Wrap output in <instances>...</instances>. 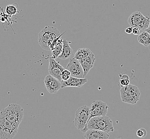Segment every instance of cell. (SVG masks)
<instances>
[{"mask_svg":"<svg viewBox=\"0 0 150 139\" xmlns=\"http://www.w3.org/2000/svg\"><path fill=\"white\" fill-rule=\"evenodd\" d=\"M63 48V39H60L58 44L54 47V48L51 50L52 51V58H58V57L60 55Z\"/></svg>","mask_w":150,"mask_h":139,"instance_id":"e0dca14e","label":"cell"},{"mask_svg":"<svg viewBox=\"0 0 150 139\" xmlns=\"http://www.w3.org/2000/svg\"><path fill=\"white\" fill-rule=\"evenodd\" d=\"M64 69H65L64 67H62L55 61L54 58H52V57L49 58V65L48 70L50 75L61 81V73Z\"/></svg>","mask_w":150,"mask_h":139,"instance_id":"8fae6325","label":"cell"},{"mask_svg":"<svg viewBox=\"0 0 150 139\" xmlns=\"http://www.w3.org/2000/svg\"><path fill=\"white\" fill-rule=\"evenodd\" d=\"M84 138L86 139H108L109 135L107 132L97 129H89L85 132Z\"/></svg>","mask_w":150,"mask_h":139,"instance_id":"4fadbf2b","label":"cell"},{"mask_svg":"<svg viewBox=\"0 0 150 139\" xmlns=\"http://www.w3.org/2000/svg\"><path fill=\"white\" fill-rule=\"evenodd\" d=\"M79 61L81 63L82 67L83 69L84 77H85L90 72L91 69L94 66V64L95 61V56L93 54V53L92 52L86 57Z\"/></svg>","mask_w":150,"mask_h":139,"instance_id":"5bb4252c","label":"cell"},{"mask_svg":"<svg viewBox=\"0 0 150 139\" xmlns=\"http://www.w3.org/2000/svg\"><path fill=\"white\" fill-rule=\"evenodd\" d=\"M44 82L46 90L51 94L57 93L61 88V81L51 75L46 76Z\"/></svg>","mask_w":150,"mask_h":139,"instance_id":"30bf717a","label":"cell"},{"mask_svg":"<svg viewBox=\"0 0 150 139\" xmlns=\"http://www.w3.org/2000/svg\"><path fill=\"white\" fill-rule=\"evenodd\" d=\"M0 118H3L13 124L19 126L23 119V109L19 104H9L0 111Z\"/></svg>","mask_w":150,"mask_h":139,"instance_id":"7a4b0ae2","label":"cell"},{"mask_svg":"<svg viewBox=\"0 0 150 139\" xmlns=\"http://www.w3.org/2000/svg\"><path fill=\"white\" fill-rule=\"evenodd\" d=\"M89 129H97L108 133L114 130L112 121L107 116H95L91 118L81 132H85Z\"/></svg>","mask_w":150,"mask_h":139,"instance_id":"6da1fadb","label":"cell"},{"mask_svg":"<svg viewBox=\"0 0 150 139\" xmlns=\"http://www.w3.org/2000/svg\"><path fill=\"white\" fill-rule=\"evenodd\" d=\"M108 109L106 103L101 100L95 101L90 107V118L95 116H106Z\"/></svg>","mask_w":150,"mask_h":139,"instance_id":"ba28073f","label":"cell"},{"mask_svg":"<svg viewBox=\"0 0 150 139\" xmlns=\"http://www.w3.org/2000/svg\"><path fill=\"white\" fill-rule=\"evenodd\" d=\"M18 128L19 126L3 118H0V139L13 138L18 133Z\"/></svg>","mask_w":150,"mask_h":139,"instance_id":"8992f818","label":"cell"},{"mask_svg":"<svg viewBox=\"0 0 150 139\" xmlns=\"http://www.w3.org/2000/svg\"><path fill=\"white\" fill-rule=\"evenodd\" d=\"M136 134H137V136L139 137V138H144V137L146 136L147 131L144 128H140V129L137 130V132H136Z\"/></svg>","mask_w":150,"mask_h":139,"instance_id":"7402d4cb","label":"cell"},{"mask_svg":"<svg viewBox=\"0 0 150 139\" xmlns=\"http://www.w3.org/2000/svg\"><path fill=\"white\" fill-rule=\"evenodd\" d=\"M128 23L132 27H137L141 31H145L150 25V18L144 16L141 12L135 11L128 19Z\"/></svg>","mask_w":150,"mask_h":139,"instance_id":"5b68a950","label":"cell"},{"mask_svg":"<svg viewBox=\"0 0 150 139\" xmlns=\"http://www.w3.org/2000/svg\"><path fill=\"white\" fill-rule=\"evenodd\" d=\"M92 52L88 48H81L79 49L77 52L75 53L74 55V58L81 60L83 58L86 57L88 55H90V54L92 53Z\"/></svg>","mask_w":150,"mask_h":139,"instance_id":"ac0fdd59","label":"cell"},{"mask_svg":"<svg viewBox=\"0 0 150 139\" xmlns=\"http://www.w3.org/2000/svg\"><path fill=\"white\" fill-rule=\"evenodd\" d=\"M125 31L127 34H131V33H132V31H133V27L131 26L129 27H127Z\"/></svg>","mask_w":150,"mask_h":139,"instance_id":"cb8c5ba5","label":"cell"},{"mask_svg":"<svg viewBox=\"0 0 150 139\" xmlns=\"http://www.w3.org/2000/svg\"><path fill=\"white\" fill-rule=\"evenodd\" d=\"M88 81L86 78H78L71 76L69 79L66 81H61V88L67 87H75L80 88Z\"/></svg>","mask_w":150,"mask_h":139,"instance_id":"7c38bea8","label":"cell"},{"mask_svg":"<svg viewBox=\"0 0 150 139\" xmlns=\"http://www.w3.org/2000/svg\"><path fill=\"white\" fill-rule=\"evenodd\" d=\"M138 41L139 43L145 47H149L150 45V34L146 31H143L139 35Z\"/></svg>","mask_w":150,"mask_h":139,"instance_id":"2e32d148","label":"cell"},{"mask_svg":"<svg viewBox=\"0 0 150 139\" xmlns=\"http://www.w3.org/2000/svg\"><path fill=\"white\" fill-rule=\"evenodd\" d=\"M145 31H147V32H149V33H150V25H149V27L147 28V29H145ZM149 49H150V45L149 46Z\"/></svg>","mask_w":150,"mask_h":139,"instance_id":"d4e9b609","label":"cell"},{"mask_svg":"<svg viewBox=\"0 0 150 139\" xmlns=\"http://www.w3.org/2000/svg\"><path fill=\"white\" fill-rule=\"evenodd\" d=\"M90 118V107L84 105L79 107L76 112L74 124L76 128L82 130L86 127Z\"/></svg>","mask_w":150,"mask_h":139,"instance_id":"52a82bcc","label":"cell"},{"mask_svg":"<svg viewBox=\"0 0 150 139\" xmlns=\"http://www.w3.org/2000/svg\"><path fill=\"white\" fill-rule=\"evenodd\" d=\"M71 77V73L68 70L64 69L61 73V79L62 81H66Z\"/></svg>","mask_w":150,"mask_h":139,"instance_id":"44dd1931","label":"cell"},{"mask_svg":"<svg viewBox=\"0 0 150 139\" xmlns=\"http://www.w3.org/2000/svg\"><path fill=\"white\" fill-rule=\"evenodd\" d=\"M119 77H120V79H119V82L120 84L122 86H126L130 84V79L129 76L124 74V75H121L119 74Z\"/></svg>","mask_w":150,"mask_h":139,"instance_id":"ffe728a7","label":"cell"},{"mask_svg":"<svg viewBox=\"0 0 150 139\" xmlns=\"http://www.w3.org/2000/svg\"><path fill=\"white\" fill-rule=\"evenodd\" d=\"M6 14L9 16H13L19 12L17 7L15 4L8 5L6 8Z\"/></svg>","mask_w":150,"mask_h":139,"instance_id":"d6986e66","label":"cell"},{"mask_svg":"<svg viewBox=\"0 0 150 139\" xmlns=\"http://www.w3.org/2000/svg\"><path fill=\"white\" fill-rule=\"evenodd\" d=\"M71 43L70 41L63 39V48L62 51L60 55L58 57V58L65 60L68 58H71L74 55V52L72 48L70 46L69 44Z\"/></svg>","mask_w":150,"mask_h":139,"instance_id":"9a60e30c","label":"cell"},{"mask_svg":"<svg viewBox=\"0 0 150 139\" xmlns=\"http://www.w3.org/2000/svg\"><path fill=\"white\" fill-rule=\"evenodd\" d=\"M67 69L71 73V76L78 78H84L83 69L78 59L75 58H70L67 67Z\"/></svg>","mask_w":150,"mask_h":139,"instance_id":"9c48e42d","label":"cell"},{"mask_svg":"<svg viewBox=\"0 0 150 139\" xmlns=\"http://www.w3.org/2000/svg\"><path fill=\"white\" fill-rule=\"evenodd\" d=\"M141 30L137 27H133L132 33L134 35H139L141 33Z\"/></svg>","mask_w":150,"mask_h":139,"instance_id":"603a6c76","label":"cell"},{"mask_svg":"<svg viewBox=\"0 0 150 139\" xmlns=\"http://www.w3.org/2000/svg\"><path fill=\"white\" fill-rule=\"evenodd\" d=\"M121 101L126 103L136 104L140 99L141 93L139 88L133 85L122 86L120 90Z\"/></svg>","mask_w":150,"mask_h":139,"instance_id":"277c9868","label":"cell"},{"mask_svg":"<svg viewBox=\"0 0 150 139\" xmlns=\"http://www.w3.org/2000/svg\"><path fill=\"white\" fill-rule=\"evenodd\" d=\"M62 34L56 27L47 26L42 29L38 34V42L40 46L46 50H51V46L55 39Z\"/></svg>","mask_w":150,"mask_h":139,"instance_id":"3957f363","label":"cell"}]
</instances>
